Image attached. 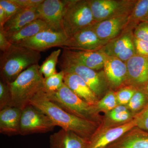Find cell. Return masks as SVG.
<instances>
[{
	"mask_svg": "<svg viewBox=\"0 0 148 148\" xmlns=\"http://www.w3.org/2000/svg\"><path fill=\"white\" fill-rule=\"evenodd\" d=\"M145 89L146 92H147V93H148V82L147 84L146 85L145 87Z\"/></svg>",
	"mask_w": 148,
	"mask_h": 148,
	"instance_id": "39",
	"label": "cell"
},
{
	"mask_svg": "<svg viewBox=\"0 0 148 148\" xmlns=\"http://www.w3.org/2000/svg\"><path fill=\"white\" fill-rule=\"evenodd\" d=\"M95 23L88 1L66 0L63 26L69 38Z\"/></svg>",
	"mask_w": 148,
	"mask_h": 148,
	"instance_id": "5",
	"label": "cell"
},
{
	"mask_svg": "<svg viewBox=\"0 0 148 148\" xmlns=\"http://www.w3.org/2000/svg\"><path fill=\"white\" fill-rule=\"evenodd\" d=\"M41 58V54L39 51L12 45L1 57V80L8 84L13 82L26 69L38 64Z\"/></svg>",
	"mask_w": 148,
	"mask_h": 148,
	"instance_id": "3",
	"label": "cell"
},
{
	"mask_svg": "<svg viewBox=\"0 0 148 148\" xmlns=\"http://www.w3.org/2000/svg\"><path fill=\"white\" fill-rule=\"evenodd\" d=\"M46 95L49 100L72 114L100 124L103 121V118L96 112L94 106L79 97L65 84L58 91Z\"/></svg>",
	"mask_w": 148,
	"mask_h": 148,
	"instance_id": "4",
	"label": "cell"
},
{
	"mask_svg": "<svg viewBox=\"0 0 148 148\" xmlns=\"http://www.w3.org/2000/svg\"><path fill=\"white\" fill-rule=\"evenodd\" d=\"M36 8L22 9L16 14L9 18L2 29L5 35L15 33L32 21L39 18Z\"/></svg>",
	"mask_w": 148,
	"mask_h": 148,
	"instance_id": "22",
	"label": "cell"
},
{
	"mask_svg": "<svg viewBox=\"0 0 148 148\" xmlns=\"http://www.w3.org/2000/svg\"><path fill=\"white\" fill-rule=\"evenodd\" d=\"M106 148H148V132L136 126Z\"/></svg>",
	"mask_w": 148,
	"mask_h": 148,
	"instance_id": "19",
	"label": "cell"
},
{
	"mask_svg": "<svg viewBox=\"0 0 148 148\" xmlns=\"http://www.w3.org/2000/svg\"><path fill=\"white\" fill-rule=\"evenodd\" d=\"M63 53L77 63L95 71L104 68L107 56L100 51H75L65 49Z\"/></svg>",
	"mask_w": 148,
	"mask_h": 148,
	"instance_id": "17",
	"label": "cell"
},
{
	"mask_svg": "<svg viewBox=\"0 0 148 148\" xmlns=\"http://www.w3.org/2000/svg\"><path fill=\"white\" fill-rule=\"evenodd\" d=\"M135 116L130 121L122 124L103 125L98 129L88 141L86 148H106L116 141L127 131L137 126Z\"/></svg>",
	"mask_w": 148,
	"mask_h": 148,
	"instance_id": "9",
	"label": "cell"
},
{
	"mask_svg": "<svg viewBox=\"0 0 148 148\" xmlns=\"http://www.w3.org/2000/svg\"><path fill=\"white\" fill-rule=\"evenodd\" d=\"M44 0H13L21 8H37L42 3Z\"/></svg>",
	"mask_w": 148,
	"mask_h": 148,
	"instance_id": "36",
	"label": "cell"
},
{
	"mask_svg": "<svg viewBox=\"0 0 148 148\" xmlns=\"http://www.w3.org/2000/svg\"><path fill=\"white\" fill-rule=\"evenodd\" d=\"M148 103V94L145 88H138L127 107L130 110L136 114L143 110Z\"/></svg>",
	"mask_w": 148,
	"mask_h": 148,
	"instance_id": "25",
	"label": "cell"
},
{
	"mask_svg": "<svg viewBox=\"0 0 148 148\" xmlns=\"http://www.w3.org/2000/svg\"><path fill=\"white\" fill-rule=\"evenodd\" d=\"M130 18L136 22H148V0L136 1Z\"/></svg>",
	"mask_w": 148,
	"mask_h": 148,
	"instance_id": "29",
	"label": "cell"
},
{
	"mask_svg": "<svg viewBox=\"0 0 148 148\" xmlns=\"http://www.w3.org/2000/svg\"><path fill=\"white\" fill-rule=\"evenodd\" d=\"M135 116L137 119V127L148 132V103Z\"/></svg>",
	"mask_w": 148,
	"mask_h": 148,
	"instance_id": "33",
	"label": "cell"
},
{
	"mask_svg": "<svg viewBox=\"0 0 148 148\" xmlns=\"http://www.w3.org/2000/svg\"><path fill=\"white\" fill-rule=\"evenodd\" d=\"M116 92L109 90L94 106L95 111L98 114L101 112L106 114L118 106Z\"/></svg>",
	"mask_w": 148,
	"mask_h": 148,
	"instance_id": "26",
	"label": "cell"
},
{
	"mask_svg": "<svg viewBox=\"0 0 148 148\" xmlns=\"http://www.w3.org/2000/svg\"><path fill=\"white\" fill-rule=\"evenodd\" d=\"M2 29H0V49L3 52H5L11 46Z\"/></svg>",
	"mask_w": 148,
	"mask_h": 148,
	"instance_id": "37",
	"label": "cell"
},
{
	"mask_svg": "<svg viewBox=\"0 0 148 148\" xmlns=\"http://www.w3.org/2000/svg\"><path fill=\"white\" fill-rule=\"evenodd\" d=\"M30 105L46 114L56 126L72 131L88 141L101 124L81 118L64 110L49 100L43 90L35 95L30 101Z\"/></svg>",
	"mask_w": 148,
	"mask_h": 148,
	"instance_id": "1",
	"label": "cell"
},
{
	"mask_svg": "<svg viewBox=\"0 0 148 148\" xmlns=\"http://www.w3.org/2000/svg\"><path fill=\"white\" fill-rule=\"evenodd\" d=\"M107 56L116 57L127 61L136 54L134 40L130 35L126 34L110 41L101 50Z\"/></svg>",
	"mask_w": 148,
	"mask_h": 148,
	"instance_id": "15",
	"label": "cell"
},
{
	"mask_svg": "<svg viewBox=\"0 0 148 148\" xmlns=\"http://www.w3.org/2000/svg\"><path fill=\"white\" fill-rule=\"evenodd\" d=\"M68 39L69 38L63 32L48 29L42 31L15 45L28 48L40 52L56 47H63Z\"/></svg>",
	"mask_w": 148,
	"mask_h": 148,
	"instance_id": "10",
	"label": "cell"
},
{
	"mask_svg": "<svg viewBox=\"0 0 148 148\" xmlns=\"http://www.w3.org/2000/svg\"><path fill=\"white\" fill-rule=\"evenodd\" d=\"M55 127L46 114L32 105H29L22 110L20 135L45 133L52 131Z\"/></svg>",
	"mask_w": 148,
	"mask_h": 148,
	"instance_id": "7",
	"label": "cell"
},
{
	"mask_svg": "<svg viewBox=\"0 0 148 148\" xmlns=\"http://www.w3.org/2000/svg\"><path fill=\"white\" fill-rule=\"evenodd\" d=\"M135 115L130 110L127 106L119 105L106 114L101 125H108L122 124L132 120Z\"/></svg>",
	"mask_w": 148,
	"mask_h": 148,
	"instance_id": "24",
	"label": "cell"
},
{
	"mask_svg": "<svg viewBox=\"0 0 148 148\" xmlns=\"http://www.w3.org/2000/svg\"><path fill=\"white\" fill-rule=\"evenodd\" d=\"M10 90L7 83L1 80L0 81V110L10 106Z\"/></svg>",
	"mask_w": 148,
	"mask_h": 148,
	"instance_id": "31",
	"label": "cell"
},
{
	"mask_svg": "<svg viewBox=\"0 0 148 148\" xmlns=\"http://www.w3.org/2000/svg\"><path fill=\"white\" fill-rule=\"evenodd\" d=\"M0 7L5 11L8 20L22 9L13 0H0Z\"/></svg>",
	"mask_w": 148,
	"mask_h": 148,
	"instance_id": "32",
	"label": "cell"
},
{
	"mask_svg": "<svg viewBox=\"0 0 148 148\" xmlns=\"http://www.w3.org/2000/svg\"><path fill=\"white\" fill-rule=\"evenodd\" d=\"M22 110L14 107L0 110V133L8 136L20 135Z\"/></svg>",
	"mask_w": 148,
	"mask_h": 148,
	"instance_id": "18",
	"label": "cell"
},
{
	"mask_svg": "<svg viewBox=\"0 0 148 148\" xmlns=\"http://www.w3.org/2000/svg\"><path fill=\"white\" fill-rule=\"evenodd\" d=\"M61 53V49L54 51L48 56L42 65L40 66V73L45 78L51 76L57 73L56 66L58 63V58Z\"/></svg>",
	"mask_w": 148,
	"mask_h": 148,
	"instance_id": "27",
	"label": "cell"
},
{
	"mask_svg": "<svg viewBox=\"0 0 148 148\" xmlns=\"http://www.w3.org/2000/svg\"><path fill=\"white\" fill-rule=\"evenodd\" d=\"M88 141L72 131L61 129L49 137L50 148H86Z\"/></svg>",
	"mask_w": 148,
	"mask_h": 148,
	"instance_id": "21",
	"label": "cell"
},
{
	"mask_svg": "<svg viewBox=\"0 0 148 148\" xmlns=\"http://www.w3.org/2000/svg\"><path fill=\"white\" fill-rule=\"evenodd\" d=\"M61 71L79 76L99 100L108 92L109 84L105 73H98L72 60L62 53L59 62Z\"/></svg>",
	"mask_w": 148,
	"mask_h": 148,
	"instance_id": "6",
	"label": "cell"
},
{
	"mask_svg": "<svg viewBox=\"0 0 148 148\" xmlns=\"http://www.w3.org/2000/svg\"><path fill=\"white\" fill-rule=\"evenodd\" d=\"M135 38L148 42V22L140 23L136 27L134 32Z\"/></svg>",
	"mask_w": 148,
	"mask_h": 148,
	"instance_id": "34",
	"label": "cell"
},
{
	"mask_svg": "<svg viewBox=\"0 0 148 148\" xmlns=\"http://www.w3.org/2000/svg\"><path fill=\"white\" fill-rule=\"evenodd\" d=\"M127 82L137 88H145L148 82V57L135 54L126 61Z\"/></svg>",
	"mask_w": 148,
	"mask_h": 148,
	"instance_id": "13",
	"label": "cell"
},
{
	"mask_svg": "<svg viewBox=\"0 0 148 148\" xmlns=\"http://www.w3.org/2000/svg\"><path fill=\"white\" fill-rule=\"evenodd\" d=\"M65 73L61 71L58 73L44 79V91L46 94L56 92L62 87L64 84Z\"/></svg>",
	"mask_w": 148,
	"mask_h": 148,
	"instance_id": "28",
	"label": "cell"
},
{
	"mask_svg": "<svg viewBox=\"0 0 148 148\" xmlns=\"http://www.w3.org/2000/svg\"><path fill=\"white\" fill-rule=\"evenodd\" d=\"M103 68L106 79L111 87L117 88L127 82L126 64L119 58L107 56Z\"/></svg>",
	"mask_w": 148,
	"mask_h": 148,
	"instance_id": "16",
	"label": "cell"
},
{
	"mask_svg": "<svg viewBox=\"0 0 148 148\" xmlns=\"http://www.w3.org/2000/svg\"><path fill=\"white\" fill-rule=\"evenodd\" d=\"M48 29L52 30L45 21L38 18L27 24L15 33L5 35L11 44L15 45L34 36L42 31Z\"/></svg>",
	"mask_w": 148,
	"mask_h": 148,
	"instance_id": "23",
	"label": "cell"
},
{
	"mask_svg": "<svg viewBox=\"0 0 148 148\" xmlns=\"http://www.w3.org/2000/svg\"><path fill=\"white\" fill-rule=\"evenodd\" d=\"M38 64L33 65L21 73L13 82L8 84L10 106L21 110L30 105L31 100L44 91V77L40 73Z\"/></svg>",
	"mask_w": 148,
	"mask_h": 148,
	"instance_id": "2",
	"label": "cell"
},
{
	"mask_svg": "<svg viewBox=\"0 0 148 148\" xmlns=\"http://www.w3.org/2000/svg\"><path fill=\"white\" fill-rule=\"evenodd\" d=\"M7 20V16L5 11L0 7V28H3Z\"/></svg>",
	"mask_w": 148,
	"mask_h": 148,
	"instance_id": "38",
	"label": "cell"
},
{
	"mask_svg": "<svg viewBox=\"0 0 148 148\" xmlns=\"http://www.w3.org/2000/svg\"><path fill=\"white\" fill-rule=\"evenodd\" d=\"M109 42L101 39L94 31L90 29H86L73 35L68 39L61 48L70 50L76 49L87 51H98Z\"/></svg>",
	"mask_w": 148,
	"mask_h": 148,
	"instance_id": "12",
	"label": "cell"
},
{
	"mask_svg": "<svg viewBox=\"0 0 148 148\" xmlns=\"http://www.w3.org/2000/svg\"><path fill=\"white\" fill-rule=\"evenodd\" d=\"M136 54L148 57V42L135 38L134 40Z\"/></svg>",
	"mask_w": 148,
	"mask_h": 148,
	"instance_id": "35",
	"label": "cell"
},
{
	"mask_svg": "<svg viewBox=\"0 0 148 148\" xmlns=\"http://www.w3.org/2000/svg\"><path fill=\"white\" fill-rule=\"evenodd\" d=\"M130 14L122 15L96 22L90 29L101 40H114L121 33L129 23Z\"/></svg>",
	"mask_w": 148,
	"mask_h": 148,
	"instance_id": "14",
	"label": "cell"
},
{
	"mask_svg": "<svg viewBox=\"0 0 148 148\" xmlns=\"http://www.w3.org/2000/svg\"><path fill=\"white\" fill-rule=\"evenodd\" d=\"M88 2L96 22L130 14L136 3L125 0H89Z\"/></svg>",
	"mask_w": 148,
	"mask_h": 148,
	"instance_id": "8",
	"label": "cell"
},
{
	"mask_svg": "<svg viewBox=\"0 0 148 148\" xmlns=\"http://www.w3.org/2000/svg\"><path fill=\"white\" fill-rule=\"evenodd\" d=\"M138 88L131 86L122 88L116 92L118 103L119 105L127 106Z\"/></svg>",
	"mask_w": 148,
	"mask_h": 148,
	"instance_id": "30",
	"label": "cell"
},
{
	"mask_svg": "<svg viewBox=\"0 0 148 148\" xmlns=\"http://www.w3.org/2000/svg\"><path fill=\"white\" fill-rule=\"evenodd\" d=\"M65 73L64 84L71 90L90 105L95 106L97 104L99 99L82 78L74 73Z\"/></svg>",
	"mask_w": 148,
	"mask_h": 148,
	"instance_id": "20",
	"label": "cell"
},
{
	"mask_svg": "<svg viewBox=\"0 0 148 148\" xmlns=\"http://www.w3.org/2000/svg\"><path fill=\"white\" fill-rule=\"evenodd\" d=\"M66 3V0H44L37 8L39 18L53 31L64 33L63 21Z\"/></svg>",
	"mask_w": 148,
	"mask_h": 148,
	"instance_id": "11",
	"label": "cell"
}]
</instances>
